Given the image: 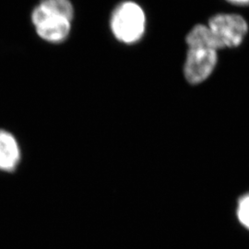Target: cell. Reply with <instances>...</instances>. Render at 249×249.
Returning <instances> with one entry per match:
<instances>
[{"label":"cell","mask_w":249,"mask_h":249,"mask_svg":"<svg viewBox=\"0 0 249 249\" xmlns=\"http://www.w3.org/2000/svg\"><path fill=\"white\" fill-rule=\"evenodd\" d=\"M75 8L71 0H40L31 14L36 35L46 43L60 45L71 34Z\"/></svg>","instance_id":"cell-1"},{"label":"cell","mask_w":249,"mask_h":249,"mask_svg":"<svg viewBox=\"0 0 249 249\" xmlns=\"http://www.w3.org/2000/svg\"><path fill=\"white\" fill-rule=\"evenodd\" d=\"M109 26L120 44L134 45L142 41L146 33L147 16L142 7L132 0L118 3L113 9Z\"/></svg>","instance_id":"cell-2"},{"label":"cell","mask_w":249,"mask_h":249,"mask_svg":"<svg viewBox=\"0 0 249 249\" xmlns=\"http://www.w3.org/2000/svg\"><path fill=\"white\" fill-rule=\"evenodd\" d=\"M222 49L239 47L249 32L247 19L236 13H217L208 24Z\"/></svg>","instance_id":"cell-3"},{"label":"cell","mask_w":249,"mask_h":249,"mask_svg":"<svg viewBox=\"0 0 249 249\" xmlns=\"http://www.w3.org/2000/svg\"><path fill=\"white\" fill-rule=\"evenodd\" d=\"M218 52L209 48H187L183 73L189 84H201L213 75L219 61Z\"/></svg>","instance_id":"cell-4"},{"label":"cell","mask_w":249,"mask_h":249,"mask_svg":"<svg viewBox=\"0 0 249 249\" xmlns=\"http://www.w3.org/2000/svg\"><path fill=\"white\" fill-rule=\"evenodd\" d=\"M20 158L21 151L16 137L8 130L0 129V171H15Z\"/></svg>","instance_id":"cell-5"},{"label":"cell","mask_w":249,"mask_h":249,"mask_svg":"<svg viewBox=\"0 0 249 249\" xmlns=\"http://www.w3.org/2000/svg\"><path fill=\"white\" fill-rule=\"evenodd\" d=\"M187 48H209L222 50L213 32L207 24H196L186 36Z\"/></svg>","instance_id":"cell-6"},{"label":"cell","mask_w":249,"mask_h":249,"mask_svg":"<svg viewBox=\"0 0 249 249\" xmlns=\"http://www.w3.org/2000/svg\"><path fill=\"white\" fill-rule=\"evenodd\" d=\"M237 218L241 224L249 230V193L241 196L238 201Z\"/></svg>","instance_id":"cell-7"},{"label":"cell","mask_w":249,"mask_h":249,"mask_svg":"<svg viewBox=\"0 0 249 249\" xmlns=\"http://www.w3.org/2000/svg\"><path fill=\"white\" fill-rule=\"evenodd\" d=\"M229 4L238 6V7H247L249 6V0H225Z\"/></svg>","instance_id":"cell-8"}]
</instances>
